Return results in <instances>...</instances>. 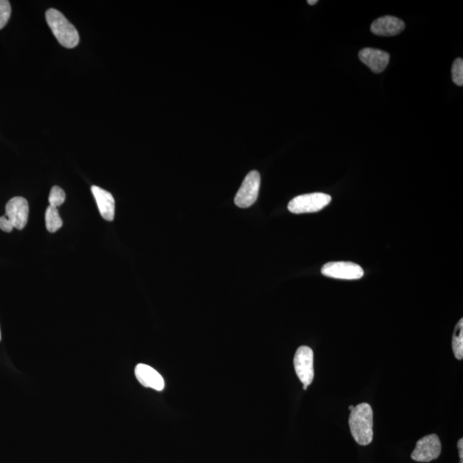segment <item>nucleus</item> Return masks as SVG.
I'll list each match as a JSON object with an SVG mask.
<instances>
[{"instance_id":"1","label":"nucleus","mask_w":463,"mask_h":463,"mask_svg":"<svg viewBox=\"0 0 463 463\" xmlns=\"http://www.w3.org/2000/svg\"><path fill=\"white\" fill-rule=\"evenodd\" d=\"M349 428L355 442L362 446L370 445L373 439V411L370 404L355 406L349 415Z\"/></svg>"},{"instance_id":"2","label":"nucleus","mask_w":463,"mask_h":463,"mask_svg":"<svg viewBox=\"0 0 463 463\" xmlns=\"http://www.w3.org/2000/svg\"><path fill=\"white\" fill-rule=\"evenodd\" d=\"M46 22L60 45L67 48H75L80 38L75 26L60 11L49 9L46 13Z\"/></svg>"},{"instance_id":"3","label":"nucleus","mask_w":463,"mask_h":463,"mask_svg":"<svg viewBox=\"0 0 463 463\" xmlns=\"http://www.w3.org/2000/svg\"><path fill=\"white\" fill-rule=\"evenodd\" d=\"M331 202V196L322 192L295 196L288 203V210L293 214L315 213L322 210Z\"/></svg>"},{"instance_id":"4","label":"nucleus","mask_w":463,"mask_h":463,"mask_svg":"<svg viewBox=\"0 0 463 463\" xmlns=\"http://www.w3.org/2000/svg\"><path fill=\"white\" fill-rule=\"evenodd\" d=\"M314 351L311 347L307 346L300 347L293 358V365H295L297 376L303 384L304 391L314 381Z\"/></svg>"},{"instance_id":"5","label":"nucleus","mask_w":463,"mask_h":463,"mask_svg":"<svg viewBox=\"0 0 463 463\" xmlns=\"http://www.w3.org/2000/svg\"><path fill=\"white\" fill-rule=\"evenodd\" d=\"M261 177L257 171H252L245 177L234 198V203L239 208H246L256 202L260 193Z\"/></svg>"},{"instance_id":"6","label":"nucleus","mask_w":463,"mask_h":463,"mask_svg":"<svg viewBox=\"0 0 463 463\" xmlns=\"http://www.w3.org/2000/svg\"><path fill=\"white\" fill-rule=\"evenodd\" d=\"M322 275L340 280H358L364 276V270L352 262H330L324 264Z\"/></svg>"},{"instance_id":"7","label":"nucleus","mask_w":463,"mask_h":463,"mask_svg":"<svg viewBox=\"0 0 463 463\" xmlns=\"http://www.w3.org/2000/svg\"><path fill=\"white\" fill-rule=\"evenodd\" d=\"M441 442L438 435L431 434L420 439L411 454L412 460L419 462H430L441 455Z\"/></svg>"},{"instance_id":"8","label":"nucleus","mask_w":463,"mask_h":463,"mask_svg":"<svg viewBox=\"0 0 463 463\" xmlns=\"http://www.w3.org/2000/svg\"><path fill=\"white\" fill-rule=\"evenodd\" d=\"M29 207L28 201L22 196H15L7 203L6 216L14 229L22 230L28 223Z\"/></svg>"},{"instance_id":"9","label":"nucleus","mask_w":463,"mask_h":463,"mask_svg":"<svg viewBox=\"0 0 463 463\" xmlns=\"http://www.w3.org/2000/svg\"><path fill=\"white\" fill-rule=\"evenodd\" d=\"M405 23L401 19L391 15L377 18L370 26V31L376 36H393L403 32Z\"/></svg>"},{"instance_id":"10","label":"nucleus","mask_w":463,"mask_h":463,"mask_svg":"<svg viewBox=\"0 0 463 463\" xmlns=\"http://www.w3.org/2000/svg\"><path fill=\"white\" fill-rule=\"evenodd\" d=\"M135 375L139 383L147 388H152L154 391H163L165 382L161 374L152 366L145 364H138L135 368Z\"/></svg>"},{"instance_id":"11","label":"nucleus","mask_w":463,"mask_h":463,"mask_svg":"<svg viewBox=\"0 0 463 463\" xmlns=\"http://www.w3.org/2000/svg\"><path fill=\"white\" fill-rule=\"evenodd\" d=\"M360 60L374 73L384 72L389 61V54L375 48H364L358 53Z\"/></svg>"},{"instance_id":"12","label":"nucleus","mask_w":463,"mask_h":463,"mask_svg":"<svg viewBox=\"0 0 463 463\" xmlns=\"http://www.w3.org/2000/svg\"><path fill=\"white\" fill-rule=\"evenodd\" d=\"M91 192L95 196L100 214L107 222H113L115 215V200L109 192L99 187H91Z\"/></svg>"},{"instance_id":"13","label":"nucleus","mask_w":463,"mask_h":463,"mask_svg":"<svg viewBox=\"0 0 463 463\" xmlns=\"http://www.w3.org/2000/svg\"><path fill=\"white\" fill-rule=\"evenodd\" d=\"M45 221L46 229L50 233H55L63 225V221H62L59 210H58V208L51 206H48L46 208Z\"/></svg>"},{"instance_id":"14","label":"nucleus","mask_w":463,"mask_h":463,"mask_svg":"<svg viewBox=\"0 0 463 463\" xmlns=\"http://www.w3.org/2000/svg\"><path fill=\"white\" fill-rule=\"evenodd\" d=\"M452 349L458 361L463 358V319L461 318L455 328L452 337Z\"/></svg>"},{"instance_id":"15","label":"nucleus","mask_w":463,"mask_h":463,"mask_svg":"<svg viewBox=\"0 0 463 463\" xmlns=\"http://www.w3.org/2000/svg\"><path fill=\"white\" fill-rule=\"evenodd\" d=\"M65 199H67V196H65L63 189L60 187H53L50 191L49 206L58 208L65 203Z\"/></svg>"},{"instance_id":"16","label":"nucleus","mask_w":463,"mask_h":463,"mask_svg":"<svg viewBox=\"0 0 463 463\" xmlns=\"http://www.w3.org/2000/svg\"><path fill=\"white\" fill-rule=\"evenodd\" d=\"M451 73H452V80L453 82L458 85V86H462L463 85V60L461 58L455 60L452 65V69H451Z\"/></svg>"},{"instance_id":"17","label":"nucleus","mask_w":463,"mask_h":463,"mask_svg":"<svg viewBox=\"0 0 463 463\" xmlns=\"http://www.w3.org/2000/svg\"><path fill=\"white\" fill-rule=\"evenodd\" d=\"M11 4L7 0H0V29L7 25L11 18Z\"/></svg>"},{"instance_id":"18","label":"nucleus","mask_w":463,"mask_h":463,"mask_svg":"<svg viewBox=\"0 0 463 463\" xmlns=\"http://www.w3.org/2000/svg\"><path fill=\"white\" fill-rule=\"evenodd\" d=\"M0 229L6 232V233H11V232H13L14 229L13 226L11 225V223L9 220L7 219L6 215H3L0 217Z\"/></svg>"},{"instance_id":"19","label":"nucleus","mask_w":463,"mask_h":463,"mask_svg":"<svg viewBox=\"0 0 463 463\" xmlns=\"http://www.w3.org/2000/svg\"><path fill=\"white\" fill-rule=\"evenodd\" d=\"M459 450V457H460V463H463V439H459L457 443Z\"/></svg>"},{"instance_id":"20","label":"nucleus","mask_w":463,"mask_h":463,"mask_svg":"<svg viewBox=\"0 0 463 463\" xmlns=\"http://www.w3.org/2000/svg\"><path fill=\"white\" fill-rule=\"evenodd\" d=\"M307 3L309 4V5L314 6L316 5V4L318 3V1H316V0H308Z\"/></svg>"},{"instance_id":"21","label":"nucleus","mask_w":463,"mask_h":463,"mask_svg":"<svg viewBox=\"0 0 463 463\" xmlns=\"http://www.w3.org/2000/svg\"><path fill=\"white\" fill-rule=\"evenodd\" d=\"M354 408V406H349V409L350 411H352Z\"/></svg>"},{"instance_id":"22","label":"nucleus","mask_w":463,"mask_h":463,"mask_svg":"<svg viewBox=\"0 0 463 463\" xmlns=\"http://www.w3.org/2000/svg\"><path fill=\"white\" fill-rule=\"evenodd\" d=\"M0 341H1V330H0Z\"/></svg>"}]
</instances>
